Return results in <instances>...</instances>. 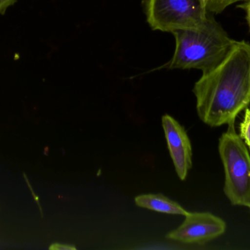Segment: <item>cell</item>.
<instances>
[{
    "label": "cell",
    "mask_w": 250,
    "mask_h": 250,
    "mask_svg": "<svg viewBox=\"0 0 250 250\" xmlns=\"http://www.w3.org/2000/svg\"><path fill=\"white\" fill-rule=\"evenodd\" d=\"M16 0H0V13L3 14L10 6L13 5Z\"/></svg>",
    "instance_id": "obj_11"
},
{
    "label": "cell",
    "mask_w": 250,
    "mask_h": 250,
    "mask_svg": "<svg viewBox=\"0 0 250 250\" xmlns=\"http://www.w3.org/2000/svg\"><path fill=\"white\" fill-rule=\"evenodd\" d=\"M162 124L175 170L179 179L185 181L192 166L190 139L185 128L169 114L162 117Z\"/></svg>",
    "instance_id": "obj_6"
},
{
    "label": "cell",
    "mask_w": 250,
    "mask_h": 250,
    "mask_svg": "<svg viewBox=\"0 0 250 250\" xmlns=\"http://www.w3.org/2000/svg\"><path fill=\"white\" fill-rule=\"evenodd\" d=\"M198 117L211 127L235 123L250 104V44L235 43L224 60L195 82Z\"/></svg>",
    "instance_id": "obj_1"
},
{
    "label": "cell",
    "mask_w": 250,
    "mask_h": 250,
    "mask_svg": "<svg viewBox=\"0 0 250 250\" xmlns=\"http://www.w3.org/2000/svg\"><path fill=\"white\" fill-rule=\"evenodd\" d=\"M51 250H76V247L67 244L54 243L49 247Z\"/></svg>",
    "instance_id": "obj_10"
},
{
    "label": "cell",
    "mask_w": 250,
    "mask_h": 250,
    "mask_svg": "<svg viewBox=\"0 0 250 250\" xmlns=\"http://www.w3.org/2000/svg\"><path fill=\"white\" fill-rule=\"evenodd\" d=\"M224 220L209 212H189L177 228L169 232L166 237L188 245H204L224 234Z\"/></svg>",
    "instance_id": "obj_5"
},
{
    "label": "cell",
    "mask_w": 250,
    "mask_h": 250,
    "mask_svg": "<svg viewBox=\"0 0 250 250\" xmlns=\"http://www.w3.org/2000/svg\"><path fill=\"white\" fill-rule=\"evenodd\" d=\"M239 136L243 139L250 151V108H246L243 119L239 125Z\"/></svg>",
    "instance_id": "obj_8"
},
{
    "label": "cell",
    "mask_w": 250,
    "mask_h": 250,
    "mask_svg": "<svg viewBox=\"0 0 250 250\" xmlns=\"http://www.w3.org/2000/svg\"><path fill=\"white\" fill-rule=\"evenodd\" d=\"M208 0H147L146 16L154 30L173 32L204 23Z\"/></svg>",
    "instance_id": "obj_4"
},
{
    "label": "cell",
    "mask_w": 250,
    "mask_h": 250,
    "mask_svg": "<svg viewBox=\"0 0 250 250\" xmlns=\"http://www.w3.org/2000/svg\"><path fill=\"white\" fill-rule=\"evenodd\" d=\"M219 139V154L225 171L223 191L236 206L250 205V155L248 146L236 133L234 123Z\"/></svg>",
    "instance_id": "obj_3"
},
{
    "label": "cell",
    "mask_w": 250,
    "mask_h": 250,
    "mask_svg": "<svg viewBox=\"0 0 250 250\" xmlns=\"http://www.w3.org/2000/svg\"><path fill=\"white\" fill-rule=\"evenodd\" d=\"M249 208V209H250V205L249 208Z\"/></svg>",
    "instance_id": "obj_13"
},
{
    "label": "cell",
    "mask_w": 250,
    "mask_h": 250,
    "mask_svg": "<svg viewBox=\"0 0 250 250\" xmlns=\"http://www.w3.org/2000/svg\"><path fill=\"white\" fill-rule=\"evenodd\" d=\"M240 8L244 9L247 13V21H248V25H249L250 30V0L246 1L244 4H240L239 6Z\"/></svg>",
    "instance_id": "obj_12"
},
{
    "label": "cell",
    "mask_w": 250,
    "mask_h": 250,
    "mask_svg": "<svg viewBox=\"0 0 250 250\" xmlns=\"http://www.w3.org/2000/svg\"><path fill=\"white\" fill-rule=\"evenodd\" d=\"M135 204L138 207L157 212L173 215L186 216L189 211L178 203L169 199L162 194H146L135 198Z\"/></svg>",
    "instance_id": "obj_7"
},
{
    "label": "cell",
    "mask_w": 250,
    "mask_h": 250,
    "mask_svg": "<svg viewBox=\"0 0 250 250\" xmlns=\"http://www.w3.org/2000/svg\"><path fill=\"white\" fill-rule=\"evenodd\" d=\"M239 1H248V0H208L207 12L219 14L223 13L229 6Z\"/></svg>",
    "instance_id": "obj_9"
},
{
    "label": "cell",
    "mask_w": 250,
    "mask_h": 250,
    "mask_svg": "<svg viewBox=\"0 0 250 250\" xmlns=\"http://www.w3.org/2000/svg\"><path fill=\"white\" fill-rule=\"evenodd\" d=\"M174 54L167 64L170 69H198L203 73L218 66L236 41L230 38L212 16L200 26L173 32Z\"/></svg>",
    "instance_id": "obj_2"
}]
</instances>
